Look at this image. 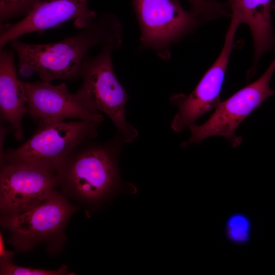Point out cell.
Listing matches in <instances>:
<instances>
[{"instance_id":"cell-1","label":"cell","mask_w":275,"mask_h":275,"mask_svg":"<svg viewBox=\"0 0 275 275\" xmlns=\"http://www.w3.org/2000/svg\"><path fill=\"white\" fill-rule=\"evenodd\" d=\"M122 29L117 16L104 13L72 36L56 42L30 44L18 38L10 42L20 72L33 71L43 81L73 80L80 77L89 51L110 44L121 45Z\"/></svg>"},{"instance_id":"cell-2","label":"cell","mask_w":275,"mask_h":275,"mask_svg":"<svg viewBox=\"0 0 275 275\" xmlns=\"http://www.w3.org/2000/svg\"><path fill=\"white\" fill-rule=\"evenodd\" d=\"M90 140L78 145L56 173L61 192L87 210L100 206L116 191L119 184L117 158L123 141L121 136L106 143Z\"/></svg>"},{"instance_id":"cell-3","label":"cell","mask_w":275,"mask_h":275,"mask_svg":"<svg viewBox=\"0 0 275 275\" xmlns=\"http://www.w3.org/2000/svg\"><path fill=\"white\" fill-rule=\"evenodd\" d=\"M120 46L118 44H108L96 55L86 57L80 72L81 85L74 94L89 109L107 115L123 141L130 143L138 132L125 119L128 96L116 76L112 60L113 51Z\"/></svg>"},{"instance_id":"cell-4","label":"cell","mask_w":275,"mask_h":275,"mask_svg":"<svg viewBox=\"0 0 275 275\" xmlns=\"http://www.w3.org/2000/svg\"><path fill=\"white\" fill-rule=\"evenodd\" d=\"M78 208L56 188L26 211L1 214V225L9 232V241L17 251H29L44 243L51 252L64 244L66 226Z\"/></svg>"},{"instance_id":"cell-5","label":"cell","mask_w":275,"mask_h":275,"mask_svg":"<svg viewBox=\"0 0 275 275\" xmlns=\"http://www.w3.org/2000/svg\"><path fill=\"white\" fill-rule=\"evenodd\" d=\"M100 123L63 121L38 123L34 134L19 147L2 151L1 162H21L57 172L81 143L97 136Z\"/></svg>"},{"instance_id":"cell-6","label":"cell","mask_w":275,"mask_h":275,"mask_svg":"<svg viewBox=\"0 0 275 275\" xmlns=\"http://www.w3.org/2000/svg\"><path fill=\"white\" fill-rule=\"evenodd\" d=\"M141 31V46L162 59L170 57V47L192 33L202 23L178 0H131Z\"/></svg>"},{"instance_id":"cell-7","label":"cell","mask_w":275,"mask_h":275,"mask_svg":"<svg viewBox=\"0 0 275 275\" xmlns=\"http://www.w3.org/2000/svg\"><path fill=\"white\" fill-rule=\"evenodd\" d=\"M274 72L275 58L257 80L221 101L206 122L201 125H190L191 136L182 146L199 143L212 136L226 138L233 148L239 146L242 139L235 133L238 126L267 98L275 95V91L269 86Z\"/></svg>"},{"instance_id":"cell-8","label":"cell","mask_w":275,"mask_h":275,"mask_svg":"<svg viewBox=\"0 0 275 275\" xmlns=\"http://www.w3.org/2000/svg\"><path fill=\"white\" fill-rule=\"evenodd\" d=\"M57 187L54 171L25 162L1 163V214L26 211L44 201Z\"/></svg>"},{"instance_id":"cell-9","label":"cell","mask_w":275,"mask_h":275,"mask_svg":"<svg viewBox=\"0 0 275 275\" xmlns=\"http://www.w3.org/2000/svg\"><path fill=\"white\" fill-rule=\"evenodd\" d=\"M240 24L237 18L231 16L221 52L194 91L187 96L180 93L171 97V102L178 108L171 124L175 132H181L195 124L199 118L216 108L221 102L220 93L234 47L235 34Z\"/></svg>"},{"instance_id":"cell-10","label":"cell","mask_w":275,"mask_h":275,"mask_svg":"<svg viewBox=\"0 0 275 275\" xmlns=\"http://www.w3.org/2000/svg\"><path fill=\"white\" fill-rule=\"evenodd\" d=\"M98 16L89 0H43L16 23L1 24L0 49L13 40L33 32H43L73 19L74 26L81 29Z\"/></svg>"},{"instance_id":"cell-11","label":"cell","mask_w":275,"mask_h":275,"mask_svg":"<svg viewBox=\"0 0 275 275\" xmlns=\"http://www.w3.org/2000/svg\"><path fill=\"white\" fill-rule=\"evenodd\" d=\"M27 97L28 113L38 123L64 121L68 118L101 123L103 116L86 107L69 92L64 82H23Z\"/></svg>"},{"instance_id":"cell-12","label":"cell","mask_w":275,"mask_h":275,"mask_svg":"<svg viewBox=\"0 0 275 275\" xmlns=\"http://www.w3.org/2000/svg\"><path fill=\"white\" fill-rule=\"evenodd\" d=\"M273 3V0H227L226 3L231 16L236 17L240 24H246L251 31L254 50L251 74L256 72L261 57L275 47L271 17Z\"/></svg>"},{"instance_id":"cell-13","label":"cell","mask_w":275,"mask_h":275,"mask_svg":"<svg viewBox=\"0 0 275 275\" xmlns=\"http://www.w3.org/2000/svg\"><path fill=\"white\" fill-rule=\"evenodd\" d=\"M0 108L18 141L23 139L22 121L28 113L27 97L23 81L17 74L13 51L0 49Z\"/></svg>"},{"instance_id":"cell-14","label":"cell","mask_w":275,"mask_h":275,"mask_svg":"<svg viewBox=\"0 0 275 275\" xmlns=\"http://www.w3.org/2000/svg\"><path fill=\"white\" fill-rule=\"evenodd\" d=\"M226 236L235 245H243L250 240L252 224L249 217L242 213H234L230 215L225 224Z\"/></svg>"},{"instance_id":"cell-15","label":"cell","mask_w":275,"mask_h":275,"mask_svg":"<svg viewBox=\"0 0 275 275\" xmlns=\"http://www.w3.org/2000/svg\"><path fill=\"white\" fill-rule=\"evenodd\" d=\"M193 12L202 21L230 17L226 3L217 0H186Z\"/></svg>"},{"instance_id":"cell-16","label":"cell","mask_w":275,"mask_h":275,"mask_svg":"<svg viewBox=\"0 0 275 275\" xmlns=\"http://www.w3.org/2000/svg\"><path fill=\"white\" fill-rule=\"evenodd\" d=\"M43 0H0V22L5 23L21 15L25 16L39 2Z\"/></svg>"},{"instance_id":"cell-17","label":"cell","mask_w":275,"mask_h":275,"mask_svg":"<svg viewBox=\"0 0 275 275\" xmlns=\"http://www.w3.org/2000/svg\"><path fill=\"white\" fill-rule=\"evenodd\" d=\"M1 275H65L68 273L66 265H62L57 270H47L20 266L14 264L12 260L0 261Z\"/></svg>"},{"instance_id":"cell-18","label":"cell","mask_w":275,"mask_h":275,"mask_svg":"<svg viewBox=\"0 0 275 275\" xmlns=\"http://www.w3.org/2000/svg\"><path fill=\"white\" fill-rule=\"evenodd\" d=\"M14 253L5 249L2 233H0V261L12 260Z\"/></svg>"},{"instance_id":"cell-19","label":"cell","mask_w":275,"mask_h":275,"mask_svg":"<svg viewBox=\"0 0 275 275\" xmlns=\"http://www.w3.org/2000/svg\"><path fill=\"white\" fill-rule=\"evenodd\" d=\"M273 9H275V2H274L273 4Z\"/></svg>"}]
</instances>
